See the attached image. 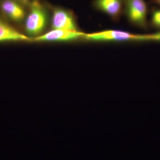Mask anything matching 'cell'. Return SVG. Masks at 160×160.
Returning <instances> with one entry per match:
<instances>
[{
    "label": "cell",
    "instance_id": "10",
    "mask_svg": "<svg viewBox=\"0 0 160 160\" xmlns=\"http://www.w3.org/2000/svg\"><path fill=\"white\" fill-rule=\"evenodd\" d=\"M137 42H160V32L152 34H138Z\"/></svg>",
    "mask_w": 160,
    "mask_h": 160
},
{
    "label": "cell",
    "instance_id": "9",
    "mask_svg": "<svg viewBox=\"0 0 160 160\" xmlns=\"http://www.w3.org/2000/svg\"><path fill=\"white\" fill-rule=\"evenodd\" d=\"M150 25L154 29L160 31V8L152 9Z\"/></svg>",
    "mask_w": 160,
    "mask_h": 160
},
{
    "label": "cell",
    "instance_id": "1",
    "mask_svg": "<svg viewBox=\"0 0 160 160\" xmlns=\"http://www.w3.org/2000/svg\"><path fill=\"white\" fill-rule=\"evenodd\" d=\"M47 22L48 15L45 7L38 1H33L25 21V30L27 34L34 38L39 36L45 30Z\"/></svg>",
    "mask_w": 160,
    "mask_h": 160
},
{
    "label": "cell",
    "instance_id": "7",
    "mask_svg": "<svg viewBox=\"0 0 160 160\" xmlns=\"http://www.w3.org/2000/svg\"><path fill=\"white\" fill-rule=\"evenodd\" d=\"M32 39L19 32L0 20V42L20 41L29 42Z\"/></svg>",
    "mask_w": 160,
    "mask_h": 160
},
{
    "label": "cell",
    "instance_id": "6",
    "mask_svg": "<svg viewBox=\"0 0 160 160\" xmlns=\"http://www.w3.org/2000/svg\"><path fill=\"white\" fill-rule=\"evenodd\" d=\"M124 3L125 0H94L92 5L96 10L118 22L124 14Z\"/></svg>",
    "mask_w": 160,
    "mask_h": 160
},
{
    "label": "cell",
    "instance_id": "2",
    "mask_svg": "<svg viewBox=\"0 0 160 160\" xmlns=\"http://www.w3.org/2000/svg\"><path fill=\"white\" fill-rule=\"evenodd\" d=\"M124 14L132 26L148 29V8L145 0H125Z\"/></svg>",
    "mask_w": 160,
    "mask_h": 160
},
{
    "label": "cell",
    "instance_id": "12",
    "mask_svg": "<svg viewBox=\"0 0 160 160\" xmlns=\"http://www.w3.org/2000/svg\"><path fill=\"white\" fill-rule=\"evenodd\" d=\"M22 1H29V0H22Z\"/></svg>",
    "mask_w": 160,
    "mask_h": 160
},
{
    "label": "cell",
    "instance_id": "4",
    "mask_svg": "<svg viewBox=\"0 0 160 160\" xmlns=\"http://www.w3.org/2000/svg\"><path fill=\"white\" fill-rule=\"evenodd\" d=\"M51 26L52 29L79 31L74 13L63 8H57L53 10Z\"/></svg>",
    "mask_w": 160,
    "mask_h": 160
},
{
    "label": "cell",
    "instance_id": "11",
    "mask_svg": "<svg viewBox=\"0 0 160 160\" xmlns=\"http://www.w3.org/2000/svg\"><path fill=\"white\" fill-rule=\"evenodd\" d=\"M151 3L160 6V0H151Z\"/></svg>",
    "mask_w": 160,
    "mask_h": 160
},
{
    "label": "cell",
    "instance_id": "8",
    "mask_svg": "<svg viewBox=\"0 0 160 160\" xmlns=\"http://www.w3.org/2000/svg\"><path fill=\"white\" fill-rule=\"evenodd\" d=\"M2 8L5 14L15 22H21L25 18L24 9L19 4L12 0L4 1L2 4Z\"/></svg>",
    "mask_w": 160,
    "mask_h": 160
},
{
    "label": "cell",
    "instance_id": "5",
    "mask_svg": "<svg viewBox=\"0 0 160 160\" xmlns=\"http://www.w3.org/2000/svg\"><path fill=\"white\" fill-rule=\"evenodd\" d=\"M86 33L80 31L52 29L39 36L32 38V41L39 42H72L83 39Z\"/></svg>",
    "mask_w": 160,
    "mask_h": 160
},
{
    "label": "cell",
    "instance_id": "3",
    "mask_svg": "<svg viewBox=\"0 0 160 160\" xmlns=\"http://www.w3.org/2000/svg\"><path fill=\"white\" fill-rule=\"evenodd\" d=\"M138 34L118 30H107L86 33L83 39L92 42H137Z\"/></svg>",
    "mask_w": 160,
    "mask_h": 160
}]
</instances>
